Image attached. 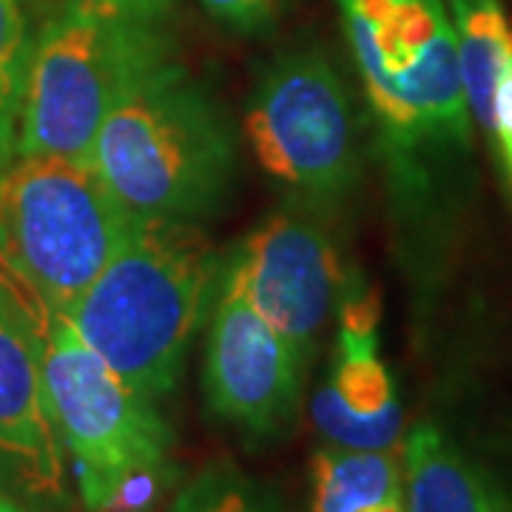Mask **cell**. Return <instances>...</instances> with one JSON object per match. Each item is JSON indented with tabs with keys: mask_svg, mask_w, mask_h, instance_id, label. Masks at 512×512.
<instances>
[{
	"mask_svg": "<svg viewBox=\"0 0 512 512\" xmlns=\"http://www.w3.org/2000/svg\"><path fill=\"white\" fill-rule=\"evenodd\" d=\"M490 140L495 143L504 177H507L512 191V55H507L504 66H501V74H498V83H495L493 134H490Z\"/></svg>",
	"mask_w": 512,
	"mask_h": 512,
	"instance_id": "obj_19",
	"label": "cell"
},
{
	"mask_svg": "<svg viewBox=\"0 0 512 512\" xmlns=\"http://www.w3.org/2000/svg\"><path fill=\"white\" fill-rule=\"evenodd\" d=\"M336 319L333 365L311 402L313 427L328 447L399 450L404 413L379 353V299L359 274H350Z\"/></svg>",
	"mask_w": 512,
	"mask_h": 512,
	"instance_id": "obj_10",
	"label": "cell"
},
{
	"mask_svg": "<svg viewBox=\"0 0 512 512\" xmlns=\"http://www.w3.org/2000/svg\"><path fill=\"white\" fill-rule=\"evenodd\" d=\"M245 131L259 165L308 208H333L359 188V120L348 83L319 49H293L262 69Z\"/></svg>",
	"mask_w": 512,
	"mask_h": 512,
	"instance_id": "obj_7",
	"label": "cell"
},
{
	"mask_svg": "<svg viewBox=\"0 0 512 512\" xmlns=\"http://www.w3.org/2000/svg\"><path fill=\"white\" fill-rule=\"evenodd\" d=\"M171 478L168 464L163 467H151V470H140L134 476H128L109 504L100 512H148L154 507V501L160 498Z\"/></svg>",
	"mask_w": 512,
	"mask_h": 512,
	"instance_id": "obj_18",
	"label": "cell"
},
{
	"mask_svg": "<svg viewBox=\"0 0 512 512\" xmlns=\"http://www.w3.org/2000/svg\"><path fill=\"white\" fill-rule=\"evenodd\" d=\"M348 279L328 228L305 211L268 217L220 265L222 288L268 319L305 365L339 311Z\"/></svg>",
	"mask_w": 512,
	"mask_h": 512,
	"instance_id": "obj_8",
	"label": "cell"
},
{
	"mask_svg": "<svg viewBox=\"0 0 512 512\" xmlns=\"http://www.w3.org/2000/svg\"><path fill=\"white\" fill-rule=\"evenodd\" d=\"M450 9L467 106L490 137L495 83L507 55H512V26L501 0H450Z\"/></svg>",
	"mask_w": 512,
	"mask_h": 512,
	"instance_id": "obj_14",
	"label": "cell"
},
{
	"mask_svg": "<svg viewBox=\"0 0 512 512\" xmlns=\"http://www.w3.org/2000/svg\"><path fill=\"white\" fill-rule=\"evenodd\" d=\"M137 222L89 163L18 154L0 174V265L55 311H69Z\"/></svg>",
	"mask_w": 512,
	"mask_h": 512,
	"instance_id": "obj_6",
	"label": "cell"
},
{
	"mask_svg": "<svg viewBox=\"0 0 512 512\" xmlns=\"http://www.w3.org/2000/svg\"><path fill=\"white\" fill-rule=\"evenodd\" d=\"M311 512H407L399 450L322 447L311 461Z\"/></svg>",
	"mask_w": 512,
	"mask_h": 512,
	"instance_id": "obj_13",
	"label": "cell"
},
{
	"mask_svg": "<svg viewBox=\"0 0 512 512\" xmlns=\"http://www.w3.org/2000/svg\"><path fill=\"white\" fill-rule=\"evenodd\" d=\"M205 12L239 35H262L291 0H200Z\"/></svg>",
	"mask_w": 512,
	"mask_h": 512,
	"instance_id": "obj_17",
	"label": "cell"
},
{
	"mask_svg": "<svg viewBox=\"0 0 512 512\" xmlns=\"http://www.w3.org/2000/svg\"><path fill=\"white\" fill-rule=\"evenodd\" d=\"M171 60L177 55L163 20L94 0H66L35 37L18 154L89 163L106 117Z\"/></svg>",
	"mask_w": 512,
	"mask_h": 512,
	"instance_id": "obj_3",
	"label": "cell"
},
{
	"mask_svg": "<svg viewBox=\"0 0 512 512\" xmlns=\"http://www.w3.org/2000/svg\"><path fill=\"white\" fill-rule=\"evenodd\" d=\"M0 473L29 495L63 498L66 450L46 404L29 313L0 268Z\"/></svg>",
	"mask_w": 512,
	"mask_h": 512,
	"instance_id": "obj_11",
	"label": "cell"
},
{
	"mask_svg": "<svg viewBox=\"0 0 512 512\" xmlns=\"http://www.w3.org/2000/svg\"><path fill=\"white\" fill-rule=\"evenodd\" d=\"M402 470L407 512H512L510 495L436 424L410 430Z\"/></svg>",
	"mask_w": 512,
	"mask_h": 512,
	"instance_id": "obj_12",
	"label": "cell"
},
{
	"mask_svg": "<svg viewBox=\"0 0 512 512\" xmlns=\"http://www.w3.org/2000/svg\"><path fill=\"white\" fill-rule=\"evenodd\" d=\"M40 26L35 0H0V174L18 157L23 89Z\"/></svg>",
	"mask_w": 512,
	"mask_h": 512,
	"instance_id": "obj_15",
	"label": "cell"
},
{
	"mask_svg": "<svg viewBox=\"0 0 512 512\" xmlns=\"http://www.w3.org/2000/svg\"><path fill=\"white\" fill-rule=\"evenodd\" d=\"M220 265L200 225L140 220L63 313L128 387L160 402L180 384L188 348L217 296Z\"/></svg>",
	"mask_w": 512,
	"mask_h": 512,
	"instance_id": "obj_1",
	"label": "cell"
},
{
	"mask_svg": "<svg viewBox=\"0 0 512 512\" xmlns=\"http://www.w3.org/2000/svg\"><path fill=\"white\" fill-rule=\"evenodd\" d=\"M350 49L396 188L421 183L424 146H470V106L441 0H342Z\"/></svg>",
	"mask_w": 512,
	"mask_h": 512,
	"instance_id": "obj_4",
	"label": "cell"
},
{
	"mask_svg": "<svg viewBox=\"0 0 512 512\" xmlns=\"http://www.w3.org/2000/svg\"><path fill=\"white\" fill-rule=\"evenodd\" d=\"M94 3H106V6H114V9H126V12L143 15V18L163 20V15L168 12V3H171V0H94Z\"/></svg>",
	"mask_w": 512,
	"mask_h": 512,
	"instance_id": "obj_20",
	"label": "cell"
},
{
	"mask_svg": "<svg viewBox=\"0 0 512 512\" xmlns=\"http://www.w3.org/2000/svg\"><path fill=\"white\" fill-rule=\"evenodd\" d=\"M0 512H26L23 507H18L12 498H6V495L0 493Z\"/></svg>",
	"mask_w": 512,
	"mask_h": 512,
	"instance_id": "obj_21",
	"label": "cell"
},
{
	"mask_svg": "<svg viewBox=\"0 0 512 512\" xmlns=\"http://www.w3.org/2000/svg\"><path fill=\"white\" fill-rule=\"evenodd\" d=\"M89 165L137 220L200 225L237 183V126L220 97L171 60L106 117Z\"/></svg>",
	"mask_w": 512,
	"mask_h": 512,
	"instance_id": "obj_2",
	"label": "cell"
},
{
	"mask_svg": "<svg viewBox=\"0 0 512 512\" xmlns=\"http://www.w3.org/2000/svg\"><path fill=\"white\" fill-rule=\"evenodd\" d=\"M305 367L268 319L217 282L202 365L205 399L217 419L259 439L285 436L299 416Z\"/></svg>",
	"mask_w": 512,
	"mask_h": 512,
	"instance_id": "obj_9",
	"label": "cell"
},
{
	"mask_svg": "<svg viewBox=\"0 0 512 512\" xmlns=\"http://www.w3.org/2000/svg\"><path fill=\"white\" fill-rule=\"evenodd\" d=\"M171 512H285V507L231 464H211L177 495Z\"/></svg>",
	"mask_w": 512,
	"mask_h": 512,
	"instance_id": "obj_16",
	"label": "cell"
},
{
	"mask_svg": "<svg viewBox=\"0 0 512 512\" xmlns=\"http://www.w3.org/2000/svg\"><path fill=\"white\" fill-rule=\"evenodd\" d=\"M6 276L35 330L40 376L57 439L72 456L86 510L100 512L128 476L168 464L171 427L154 402L128 387L83 342L66 313L40 302L9 271Z\"/></svg>",
	"mask_w": 512,
	"mask_h": 512,
	"instance_id": "obj_5",
	"label": "cell"
}]
</instances>
